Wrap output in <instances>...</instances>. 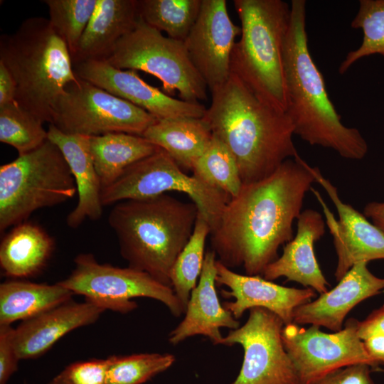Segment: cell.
I'll use <instances>...</instances> for the list:
<instances>
[{"instance_id": "1", "label": "cell", "mask_w": 384, "mask_h": 384, "mask_svg": "<svg viewBox=\"0 0 384 384\" xmlns=\"http://www.w3.org/2000/svg\"><path fill=\"white\" fill-rule=\"evenodd\" d=\"M315 182L311 166L299 155L270 176L242 184L210 232L218 260L230 269L242 267L246 275L262 276L279 248L293 238V223Z\"/></svg>"}, {"instance_id": "2", "label": "cell", "mask_w": 384, "mask_h": 384, "mask_svg": "<svg viewBox=\"0 0 384 384\" xmlns=\"http://www.w3.org/2000/svg\"><path fill=\"white\" fill-rule=\"evenodd\" d=\"M203 118L234 156L242 184L270 176L284 161L299 156L286 112L262 100L232 72L211 91Z\"/></svg>"}, {"instance_id": "3", "label": "cell", "mask_w": 384, "mask_h": 384, "mask_svg": "<svg viewBox=\"0 0 384 384\" xmlns=\"http://www.w3.org/2000/svg\"><path fill=\"white\" fill-rule=\"evenodd\" d=\"M290 21L284 44L285 112L294 134L311 146L331 149L341 157L361 160L368 146L360 131L341 121L326 90L324 77L309 48L306 2L292 0Z\"/></svg>"}, {"instance_id": "4", "label": "cell", "mask_w": 384, "mask_h": 384, "mask_svg": "<svg viewBox=\"0 0 384 384\" xmlns=\"http://www.w3.org/2000/svg\"><path fill=\"white\" fill-rule=\"evenodd\" d=\"M198 213L193 202L165 193L119 202L108 222L128 267L171 287L172 267L192 235Z\"/></svg>"}, {"instance_id": "5", "label": "cell", "mask_w": 384, "mask_h": 384, "mask_svg": "<svg viewBox=\"0 0 384 384\" xmlns=\"http://www.w3.org/2000/svg\"><path fill=\"white\" fill-rule=\"evenodd\" d=\"M0 62L16 82V101L43 123L51 124L56 101L79 78L66 43L44 17L28 18L1 36Z\"/></svg>"}, {"instance_id": "6", "label": "cell", "mask_w": 384, "mask_h": 384, "mask_svg": "<svg viewBox=\"0 0 384 384\" xmlns=\"http://www.w3.org/2000/svg\"><path fill=\"white\" fill-rule=\"evenodd\" d=\"M240 38L231 55V72L260 98L285 112L284 44L290 3L282 0H234Z\"/></svg>"}, {"instance_id": "7", "label": "cell", "mask_w": 384, "mask_h": 384, "mask_svg": "<svg viewBox=\"0 0 384 384\" xmlns=\"http://www.w3.org/2000/svg\"><path fill=\"white\" fill-rule=\"evenodd\" d=\"M77 193L60 149L48 139L0 167V231L25 222L36 210L61 204Z\"/></svg>"}, {"instance_id": "8", "label": "cell", "mask_w": 384, "mask_h": 384, "mask_svg": "<svg viewBox=\"0 0 384 384\" xmlns=\"http://www.w3.org/2000/svg\"><path fill=\"white\" fill-rule=\"evenodd\" d=\"M105 60L119 69L154 75L166 92L178 91L184 101L199 102L207 98L208 87L191 62L184 42L164 36L140 17Z\"/></svg>"}, {"instance_id": "9", "label": "cell", "mask_w": 384, "mask_h": 384, "mask_svg": "<svg viewBox=\"0 0 384 384\" xmlns=\"http://www.w3.org/2000/svg\"><path fill=\"white\" fill-rule=\"evenodd\" d=\"M169 191L184 193L197 206L211 228L216 225L230 199L223 191L212 187L183 169L161 148L154 154L128 167L111 185L102 189V206L144 199Z\"/></svg>"}, {"instance_id": "10", "label": "cell", "mask_w": 384, "mask_h": 384, "mask_svg": "<svg viewBox=\"0 0 384 384\" xmlns=\"http://www.w3.org/2000/svg\"><path fill=\"white\" fill-rule=\"evenodd\" d=\"M74 262L71 274L59 282L105 310L127 314L138 306L132 299L147 297L163 303L176 317L185 313L172 287L145 272L100 264L90 253L77 255Z\"/></svg>"}, {"instance_id": "11", "label": "cell", "mask_w": 384, "mask_h": 384, "mask_svg": "<svg viewBox=\"0 0 384 384\" xmlns=\"http://www.w3.org/2000/svg\"><path fill=\"white\" fill-rule=\"evenodd\" d=\"M157 120L143 109L79 78L56 101L51 124L69 134L124 132L142 136Z\"/></svg>"}, {"instance_id": "12", "label": "cell", "mask_w": 384, "mask_h": 384, "mask_svg": "<svg viewBox=\"0 0 384 384\" xmlns=\"http://www.w3.org/2000/svg\"><path fill=\"white\" fill-rule=\"evenodd\" d=\"M358 321L349 319L343 329L334 333L324 332L314 325L309 328L294 323L284 326L283 345L299 384H315L329 373L352 365L378 367L358 335Z\"/></svg>"}, {"instance_id": "13", "label": "cell", "mask_w": 384, "mask_h": 384, "mask_svg": "<svg viewBox=\"0 0 384 384\" xmlns=\"http://www.w3.org/2000/svg\"><path fill=\"white\" fill-rule=\"evenodd\" d=\"M249 311L245 324L230 330L220 343L239 344L244 350L242 367L233 384H299L283 345V321L264 308Z\"/></svg>"}, {"instance_id": "14", "label": "cell", "mask_w": 384, "mask_h": 384, "mask_svg": "<svg viewBox=\"0 0 384 384\" xmlns=\"http://www.w3.org/2000/svg\"><path fill=\"white\" fill-rule=\"evenodd\" d=\"M311 171L316 182L326 191L338 215L336 220L320 193L311 188L323 208L326 224L333 236L338 260L336 280L338 282L357 263L384 259V233L369 222L363 213L343 202L336 187L321 174L319 168L311 166Z\"/></svg>"}, {"instance_id": "15", "label": "cell", "mask_w": 384, "mask_h": 384, "mask_svg": "<svg viewBox=\"0 0 384 384\" xmlns=\"http://www.w3.org/2000/svg\"><path fill=\"white\" fill-rule=\"evenodd\" d=\"M240 32V26L229 16L225 0H203L198 16L183 42L210 92L230 78L231 55Z\"/></svg>"}, {"instance_id": "16", "label": "cell", "mask_w": 384, "mask_h": 384, "mask_svg": "<svg viewBox=\"0 0 384 384\" xmlns=\"http://www.w3.org/2000/svg\"><path fill=\"white\" fill-rule=\"evenodd\" d=\"M76 75L125 100L157 119L203 117L206 108L200 102L174 98L144 81L134 70L113 67L106 60H86L73 65Z\"/></svg>"}, {"instance_id": "17", "label": "cell", "mask_w": 384, "mask_h": 384, "mask_svg": "<svg viewBox=\"0 0 384 384\" xmlns=\"http://www.w3.org/2000/svg\"><path fill=\"white\" fill-rule=\"evenodd\" d=\"M216 285L225 286L223 297L234 298L223 306L236 319L254 307L266 309L279 316L284 325L293 323L294 310L311 301L316 292L310 287L297 289L279 285L262 276L240 274L216 260Z\"/></svg>"}, {"instance_id": "18", "label": "cell", "mask_w": 384, "mask_h": 384, "mask_svg": "<svg viewBox=\"0 0 384 384\" xmlns=\"http://www.w3.org/2000/svg\"><path fill=\"white\" fill-rule=\"evenodd\" d=\"M367 265H354L334 288L298 306L294 312L293 323L311 324L334 331L341 330L346 316L353 308L384 289V278L374 275Z\"/></svg>"}, {"instance_id": "19", "label": "cell", "mask_w": 384, "mask_h": 384, "mask_svg": "<svg viewBox=\"0 0 384 384\" xmlns=\"http://www.w3.org/2000/svg\"><path fill=\"white\" fill-rule=\"evenodd\" d=\"M325 223L318 211H302L297 219L295 237L284 245L282 254L265 268L262 277L270 281L285 277L319 294L326 292L330 285L319 267L314 247L325 233Z\"/></svg>"}, {"instance_id": "20", "label": "cell", "mask_w": 384, "mask_h": 384, "mask_svg": "<svg viewBox=\"0 0 384 384\" xmlns=\"http://www.w3.org/2000/svg\"><path fill=\"white\" fill-rule=\"evenodd\" d=\"M216 260L213 250L206 252L199 281L191 293L184 319L169 334L170 343L176 345L189 337L202 335L213 344H220L221 328L240 327L238 319L220 303L215 289Z\"/></svg>"}, {"instance_id": "21", "label": "cell", "mask_w": 384, "mask_h": 384, "mask_svg": "<svg viewBox=\"0 0 384 384\" xmlns=\"http://www.w3.org/2000/svg\"><path fill=\"white\" fill-rule=\"evenodd\" d=\"M105 311L90 302L70 299L22 321L14 336L19 360L41 356L68 333L95 323Z\"/></svg>"}, {"instance_id": "22", "label": "cell", "mask_w": 384, "mask_h": 384, "mask_svg": "<svg viewBox=\"0 0 384 384\" xmlns=\"http://www.w3.org/2000/svg\"><path fill=\"white\" fill-rule=\"evenodd\" d=\"M48 139L61 151L76 185L78 203L67 216L68 226L77 228L86 219H100L102 186L90 149V137L66 134L50 124Z\"/></svg>"}, {"instance_id": "23", "label": "cell", "mask_w": 384, "mask_h": 384, "mask_svg": "<svg viewBox=\"0 0 384 384\" xmlns=\"http://www.w3.org/2000/svg\"><path fill=\"white\" fill-rule=\"evenodd\" d=\"M137 0H98L97 8L71 56L73 65L105 60L117 42L135 27Z\"/></svg>"}, {"instance_id": "24", "label": "cell", "mask_w": 384, "mask_h": 384, "mask_svg": "<svg viewBox=\"0 0 384 384\" xmlns=\"http://www.w3.org/2000/svg\"><path fill=\"white\" fill-rule=\"evenodd\" d=\"M54 250L53 239L41 226L30 222L15 225L0 244V265L5 275L26 278L46 266Z\"/></svg>"}, {"instance_id": "25", "label": "cell", "mask_w": 384, "mask_h": 384, "mask_svg": "<svg viewBox=\"0 0 384 384\" xmlns=\"http://www.w3.org/2000/svg\"><path fill=\"white\" fill-rule=\"evenodd\" d=\"M213 135L203 117H177L158 119L142 137L165 151L181 169L191 170L209 146Z\"/></svg>"}, {"instance_id": "26", "label": "cell", "mask_w": 384, "mask_h": 384, "mask_svg": "<svg viewBox=\"0 0 384 384\" xmlns=\"http://www.w3.org/2000/svg\"><path fill=\"white\" fill-rule=\"evenodd\" d=\"M73 295L60 282H4L0 284V325L30 319L72 299Z\"/></svg>"}, {"instance_id": "27", "label": "cell", "mask_w": 384, "mask_h": 384, "mask_svg": "<svg viewBox=\"0 0 384 384\" xmlns=\"http://www.w3.org/2000/svg\"><path fill=\"white\" fill-rule=\"evenodd\" d=\"M89 142L102 189L117 181L128 167L160 149L142 136L124 132L90 137Z\"/></svg>"}, {"instance_id": "28", "label": "cell", "mask_w": 384, "mask_h": 384, "mask_svg": "<svg viewBox=\"0 0 384 384\" xmlns=\"http://www.w3.org/2000/svg\"><path fill=\"white\" fill-rule=\"evenodd\" d=\"M203 0H137L139 17L169 37L184 41L193 28Z\"/></svg>"}, {"instance_id": "29", "label": "cell", "mask_w": 384, "mask_h": 384, "mask_svg": "<svg viewBox=\"0 0 384 384\" xmlns=\"http://www.w3.org/2000/svg\"><path fill=\"white\" fill-rule=\"evenodd\" d=\"M210 232V225L198 211L192 235L171 272V287L185 311L191 293L196 287L201 273L206 241Z\"/></svg>"}, {"instance_id": "30", "label": "cell", "mask_w": 384, "mask_h": 384, "mask_svg": "<svg viewBox=\"0 0 384 384\" xmlns=\"http://www.w3.org/2000/svg\"><path fill=\"white\" fill-rule=\"evenodd\" d=\"M191 171L193 175L223 191L230 198L236 196L242 186L234 156L214 134L209 146L195 162Z\"/></svg>"}, {"instance_id": "31", "label": "cell", "mask_w": 384, "mask_h": 384, "mask_svg": "<svg viewBox=\"0 0 384 384\" xmlns=\"http://www.w3.org/2000/svg\"><path fill=\"white\" fill-rule=\"evenodd\" d=\"M351 26L361 30L363 38L357 48L346 55L338 67L340 74L361 58L373 55L384 58V0H360Z\"/></svg>"}, {"instance_id": "32", "label": "cell", "mask_w": 384, "mask_h": 384, "mask_svg": "<svg viewBox=\"0 0 384 384\" xmlns=\"http://www.w3.org/2000/svg\"><path fill=\"white\" fill-rule=\"evenodd\" d=\"M48 140L43 122L16 101L0 107V141L18 155L31 151Z\"/></svg>"}, {"instance_id": "33", "label": "cell", "mask_w": 384, "mask_h": 384, "mask_svg": "<svg viewBox=\"0 0 384 384\" xmlns=\"http://www.w3.org/2000/svg\"><path fill=\"white\" fill-rule=\"evenodd\" d=\"M105 384H143L175 362L170 353H146L108 357Z\"/></svg>"}, {"instance_id": "34", "label": "cell", "mask_w": 384, "mask_h": 384, "mask_svg": "<svg viewBox=\"0 0 384 384\" xmlns=\"http://www.w3.org/2000/svg\"><path fill=\"white\" fill-rule=\"evenodd\" d=\"M43 2L48 7L53 28L65 41L72 56L98 0H44Z\"/></svg>"}, {"instance_id": "35", "label": "cell", "mask_w": 384, "mask_h": 384, "mask_svg": "<svg viewBox=\"0 0 384 384\" xmlns=\"http://www.w3.org/2000/svg\"><path fill=\"white\" fill-rule=\"evenodd\" d=\"M109 358L78 361L56 377L63 384H105Z\"/></svg>"}, {"instance_id": "36", "label": "cell", "mask_w": 384, "mask_h": 384, "mask_svg": "<svg viewBox=\"0 0 384 384\" xmlns=\"http://www.w3.org/2000/svg\"><path fill=\"white\" fill-rule=\"evenodd\" d=\"M11 325H0V384H6L18 369L19 358L14 342Z\"/></svg>"}, {"instance_id": "37", "label": "cell", "mask_w": 384, "mask_h": 384, "mask_svg": "<svg viewBox=\"0 0 384 384\" xmlns=\"http://www.w3.org/2000/svg\"><path fill=\"white\" fill-rule=\"evenodd\" d=\"M370 368L366 364L346 366L329 373L315 384H375Z\"/></svg>"}, {"instance_id": "38", "label": "cell", "mask_w": 384, "mask_h": 384, "mask_svg": "<svg viewBox=\"0 0 384 384\" xmlns=\"http://www.w3.org/2000/svg\"><path fill=\"white\" fill-rule=\"evenodd\" d=\"M384 334V304L373 311L363 321H358V335L361 340Z\"/></svg>"}, {"instance_id": "39", "label": "cell", "mask_w": 384, "mask_h": 384, "mask_svg": "<svg viewBox=\"0 0 384 384\" xmlns=\"http://www.w3.org/2000/svg\"><path fill=\"white\" fill-rule=\"evenodd\" d=\"M16 82L5 65L0 62V107L16 101Z\"/></svg>"}, {"instance_id": "40", "label": "cell", "mask_w": 384, "mask_h": 384, "mask_svg": "<svg viewBox=\"0 0 384 384\" xmlns=\"http://www.w3.org/2000/svg\"><path fill=\"white\" fill-rule=\"evenodd\" d=\"M364 346L377 366L384 364V334H376L363 340Z\"/></svg>"}, {"instance_id": "41", "label": "cell", "mask_w": 384, "mask_h": 384, "mask_svg": "<svg viewBox=\"0 0 384 384\" xmlns=\"http://www.w3.org/2000/svg\"><path fill=\"white\" fill-rule=\"evenodd\" d=\"M363 215L384 233V202H370L363 209Z\"/></svg>"}, {"instance_id": "42", "label": "cell", "mask_w": 384, "mask_h": 384, "mask_svg": "<svg viewBox=\"0 0 384 384\" xmlns=\"http://www.w3.org/2000/svg\"><path fill=\"white\" fill-rule=\"evenodd\" d=\"M48 384H63L56 376Z\"/></svg>"}]
</instances>
